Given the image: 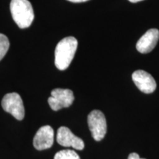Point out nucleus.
<instances>
[{
	"label": "nucleus",
	"instance_id": "f257e3e1",
	"mask_svg": "<svg viewBox=\"0 0 159 159\" xmlns=\"http://www.w3.org/2000/svg\"><path fill=\"white\" fill-rule=\"evenodd\" d=\"M77 40L66 37L60 41L55 51V64L59 70H65L72 61L77 48Z\"/></svg>",
	"mask_w": 159,
	"mask_h": 159
},
{
	"label": "nucleus",
	"instance_id": "f03ea898",
	"mask_svg": "<svg viewBox=\"0 0 159 159\" xmlns=\"http://www.w3.org/2000/svg\"><path fill=\"white\" fill-rule=\"evenodd\" d=\"M12 17L21 29L29 27L34 20V11L28 0H11Z\"/></svg>",
	"mask_w": 159,
	"mask_h": 159
},
{
	"label": "nucleus",
	"instance_id": "7ed1b4c3",
	"mask_svg": "<svg viewBox=\"0 0 159 159\" xmlns=\"http://www.w3.org/2000/svg\"><path fill=\"white\" fill-rule=\"evenodd\" d=\"M88 125L95 141L99 142L104 138L107 132V124L102 112L98 110L91 111L88 116Z\"/></svg>",
	"mask_w": 159,
	"mask_h": 159
},
{
	"label": "nucleus",
	"instance_id": "20e7f679",
	"mask_svg": "<svg viewBox=\"0 0 159 159\" xmlns=\"http://www.w3.org/2000/svg\"><path fill=\"white\" fill-rule=\"evenodd\" d=\"M2 106L6 112L11 114L18 120H22L25 117V107L20 95L17 93H9L3 97Z\"/></svg>",
	"mask_w": 159,
	"mask_h": 159
},
{
	"label": "nucleus",
	"instance_id": "39448f33",
	"mask_svg": "<svg viewBox=\"0 0 159 159\" xmlns=\"http://www.w3.org/2000/svg\"><path fill=\"white\" fill-rule=\"evenodd\" d=\"M75 100L72 91L69 89H55L52 91L51 96L49 97L48 102L53 111H57L61 108H68Z\"/></svg>",
	"mask_w": 159,
	"mask_h": 159
},
{
	"label": "nucleus",
	"instance_id": "423d86ee",
	"mask_svg": "<svg viewBox=\"0 0 159 159\" xmlns=\"http://www.w3.org/2000/svg\"><path fill=\"white\" fill-rule=\"evenodd\" d=\"M57 142L60 145L67 148H71L75 150H82L85 144L83 141L79 137L75 136L66 127H61L57 133Z\"/></svg>",
	"mask_w": 159,
	"mask_h": 159
},
{
	"label": "nucleus",
	"instance_id": "0eeeda50",
	"mask_svg": "<svg viewBox=\"0 0 159 159\" xmlns=\"http://www.w3.org/2000/svg\"><path fill=\"white\" fill-rule=\"evenodd\" d=\"M132 79L137 88L144 94H151L156 90V82L152 75L144 70L135 71Z\"/></svg>",
	"mask_w": 159,
	"mask_h": 159
},
{
	"label": "nucleus",
	"instance_id": "6e6552de",
	"mask_svg": "<svg viewBox=\"0 0 159 159\" xmlns=\"http://www.w3.org/2000/svg\"><path fill=\"white\" fill-rule=\"evenodd\" d=\"M54 142V130L49 125L40 128L33 139V145L38 150L50 148Z\"/></svg>",
	"mask_w": 159,
	"mask_h": 159
},
{
	"label": "nucleus",
	"instance_id": "1a4fd4ad",
	"mask_svg": "<svg viewBox=\"0 0 159 159\" xmlns=\"http://www.w3.org/2000/svg\"><path fill=\"white\" fill-rule=\"evenodd\" d=\"M158 39V30L156 28L150 29L136 43V49L143 54L150 52L156 46Z\"/></svg>",
	"mask_w": 159,
	"mask_h": 159
},
{
	"label": "nucleus",
	"instance_id": "9d476101",
	"mask_svg": "<svg viewBox=\"0 0 159 159\" xmlns=\"http://www.w3.org/2000/svg\"><path fill=\"white\" fill-rule=\"evenodd\" d=\"M54 159H80V158L74 150H63L57 152Z\"/></svg>",
	"mask_w": 159,
	"mask_h": 159
},
{
	"label": "nucleus",
	"instance_id": "9b49d317",
	"mask_svg": "<svg viewBox=\"0 0 159 159\" xmlns=\"http://www.w3.org/2000/svg\"><path fill=\"white\" fill-rule=\"evenodd\" d=\"M10 47V42L7 37L0 33V61L5 57Z\"/></svg>",
	"mask_w": 159,
	"mask_h": 159
},
{
	"label": "nucleus",
	"instance_id": "f8f14e48",
	"mask_svg": "<svg viewBox=\"0 0 159 159\" xmlns=\"http://www.w3.org/2000/svg\"><path fill=\"white\" fill-rule=\"evenodd\" d=\"M128 159H145V158H142L139 157V156L136 152H132L129 155Z\"/></svg>",
	"mask_w": 159,
	"mask_h": 159
},
{
	"label": "nucleus",
	"instance_id": "ddd939ff",
	"mask_svg": "<svg viewBox=\"0 0 159 159\" xmlns=\"http://www.w3.org/2000/svg\"><path fill=\"white\" fill-rule=\"evenodd\" d=\"M67 1L71 2H75V3H79V2H84L89 1V0H67Z\"/></svg>",
	"mask_w": 159,
	"mask_h": 159
},
{
	"label": "nucleus",
	"instance_id": "4468645a",
	"mask_svg": "<svg viewBox=\"0 0 159 159\" xmlns=\"http://www.w3.org/2000/svg\"><path fill=\"white\" fill-rule=\"evenodd\" d=\"M129 1H130V2H133V3H136V2H139L143 1V0H129Z\"/></svg>",
	"mask_w": 159,
	"mask_h": 159
}]
</instances>
